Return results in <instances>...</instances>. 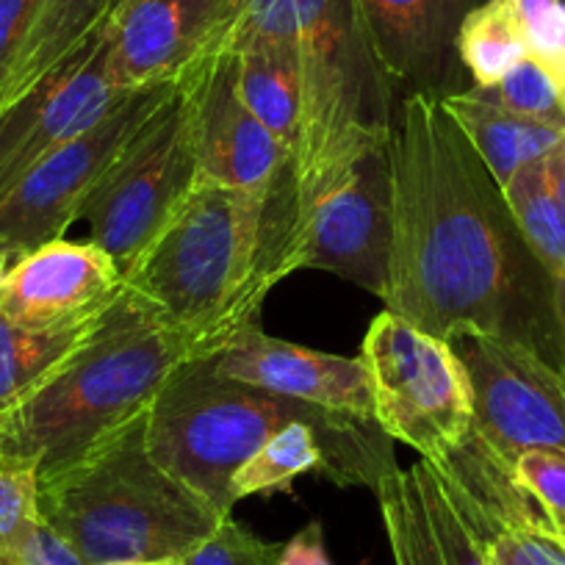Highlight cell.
Listing matches in <instances>:
<instances>
[{"mask_svg": "<svg viewBox=\"0 0 565 565\" xmlns=\"http://www.w3.org/2000/svg\"><path fill=\"white\" fill-rule=\"evenodd\" d=\"M391 253L383 306L452 339L460 330L515 341L565 369L552 275L526 247L504 194L444 108L407 92L391 119Z\"/></svg>", "mask_w": 565, "mask_h": 565, "instance_id": "1", "label": "cell"}, {"mask_svg": "<svg viewBox=\"0 0 565 565\" xmlns=\"http://www.w3.org/2000/svg\"><path fill=\"white\" fill-rule=\"evenodd\" d=\"M291 231V170L266 192L198 181L125 271V291L205 358L255 324L266 295L286 280Z\"/></svg>", "mask_w": 565, "mask_h": 565, "instance_id": "2", "label": "cell"}, {"mask_svg": "<svg viewBox=\"0 0 565 565\" xmlns=\"http://www.w3.org/2000/svg\"><path fill=\"white\" fill-rule=\"evenodd\" d=\"M236 25L295 45L302 89L300 136L291 153L297 231L347 170L385 150L396 89L355 0H244Z\"/></svg>", "mask_w": 565, "mask_h": 565, "instance_id": "3", "label": "cell"}, {"mask_svg": "<svg viewBox=\"0 0 565 565\" xmlns=\"http://www.w3.org/2000/svg\"><path fill=\"white\" fill-rule=\"evenodd\" d=\"M194 358L186 335L122 289L56 374L0 416V452L36 463L40 480L56 475L148 411L161 385Z\"/></svg>", "mask_w": 565, "mask_h": 565, "instance_id": "4", "label": "cell"}, {"mask_svg": "<svg viewBox=\"0 0 565 565\" xmlns=\"http://www.w3.org/2000/svg\"><path fill=\"white\" fill-rule=\"evenodd\" d=\"M145 436L148 411L40 480L42 521L89 565L181 559L225 519L150 455Z\"/></svg>", "mask_w": 565, "mask_h": 565, "instance_id": "5", "label": "cell"}, {"mask_svg": "<svg viewBox=\"0 0 565 565\" xmlns=\"http://www.w3.org/2000/svg\"><path fill=\"white\" fill-rule=\"evenodd\" d=\"M344 413L222 377L203 358L186 361L148 407V449L220 515L233 513V477L291 422L333 424ZM372 422V418H369Z\"/></svg>", "mask_w": 565, "mask_h": 565, "instance_id": "6", "label": "cell"}, {"mask_svg": "<svg viewBox=\"0 0 565 565\" xmlns=\"http://www.w3.org/2000/svg\"><path fill=\"white\" fill-rule=\"evenodd\" d=\"M380 430L424 463H438L469 438L475 402L469 377L449 341L383 311L361 347Z\"/></svg>", "mask_w": 565, "mask_h": 565, "instance_id": "7", "label": "cell"}, {"mask_svg": "<svg viewBox=\"0 0 565 565\" xmlns=\"http://www.w3.org/2000/svg\"><path fill=\"white\" fill-rule=\"evenodd\" d=\"M194 183L198 161L175 81L164 106L108 167L81 209V220L89 222V242L125 275L159 236Z\"/></svg>", "mask_w": 565, "mask_h": 565, "instance_id": "8", "label": "cell"}, {"mask_svg": "<svg viewBox=\"0 0 565 565\" xmlns=\"http://www.w3.org/2000/svg\"><path fill=\"white\" fill-rule=\"evenodd\" d=\"M172 89L175 81L125 92L92 128L45 156L0 194V249L18 260L42 244L64 238L108 167L156 117Z\"/></svg>", "mask_w": 565, "mask_h": 565, "instance_id": "9", "label": "cell"}, {"mask_svg": "<svg viewBox=\"0 0 565 565\" xmlns=\"http://www.w3.org/2000/svg\"><path fill=\"white\" fill-rule=\"evenodd\" d=\"M469 377L475 430L515 466L532 449L565 452V369L499 335L460 330L447 339Z\"/></svg>", "mask_w": 565, "mask_h": 565, "instance_id": "10", "label": "cell"}, {"mask_svg": "<svg viewBox=\"0 0 565 565\" xmlns=\"http://www.w3.org/2000/svg\"><path fill=\"white\" fill-rule=\"evenodd\" d=\"M198 181L266 192L291 170L289 150L244 106L231 36L178 78Z\"/></svg>", "mask_w": 565, "mask_h": 565, "instance_id": "11", "label": "cell"}, {"mask_svg": "<svg viewBox=\"0 0 565 565\" xmlns=\"http://www.w3.org/2000/svg\"><path fill=\"white\" fill-rule=\"evenodd\" d=\"M391 253V189L385 150L347 170L297 225L286 249V277L322 269L383 300Z\"/></svg>", "mask_w": 565, "mask_h": 565, "instance_id": "12", "label": "cell"}, {"mask_svg": "<svg viewBox=\"0 0 565 565\" xmlns=\"http://www.w3.org/2000/svg\"><path fill=\"white\" fill-rule=\"evenodd\" d=\"M130 89L108 75L106 20L34 86L0 108V194L97 122Z\"/></svg>", "mask_w": 565, "mask_h": 565, "instance_id": "13", "label": "cell"}, {"mask_svg": "<svg viewBox=\"0 0 565 565\" xmlns=\"http://www.w3.org/2000/svg\"><path fill=\"white\" fill-rule=\"evenodd\" d=\"M244 0H117L106 18L117 89L172 84L236 29Z\"/></svg>", "mask_w": 565, "mask_h": 565, "instance_id": "14", "label": "cell"}, {"mask_svg": "<svg viewBox=\"0 0 565 565\" xmlns=\"http://www.w3.org/2000/svg\"><path fill=\"white\" fill-rule=\"evenodd\" d=\"M125 289L119 266L92 242L56 238L20 255L0 289V313L34 330L84 328Z\"/></svg>", "mask_w": 565, "mask_h": 565, "instance_id": "15", "label": "cell"}, {"mask_svg": "<svg viewBox=\"0 0 565 565\" xmlns=\"http://www.w3.org/2000/svg\"><path fill=\"white\" fill-rule=\"evenodd\" d=\"M203 361L222 377L374 422L372 391L361 358L308 350L291 341L271 339L258 324H249Z\"/></svg>", "mask_w": 565, "mask_h": 565, "instance_id": "16", "label": "cell"}, {"mask_svg": "<svg viewBox=\"0 0 565 565\" xmlns=\"http://www.w3.org/2000/svg\"><path fill=\"white\" fill-rule=\"evenodd\" d=\"M486 0H355L374 53L396 92L452 95L460 73L458 31Z\"/></svg>", "mask_w": 565, "mask_h": 565, "instance_id": "17", "label": "cell"}, {"mask_svg": "<svg viewBox=\"0 0 565 565\" xmlns=\"http://www.w3.org/2000/svg\"><path fill=\"white\" fill-rule=\"evenodd\" d=\"M236 51V86L244 106L277 136L289 159L297 148L302 114L300 64L289 40L260 31L233 29Z\"/></svg>", "mask_w": 565, "mask_h": 565, "instance_id": "18", "label": "cell"}, {"mask_svg": "<svg viewBox=\"0 0 565 565\" xmlns=\"http://www.w3.org/2000/svg\"><path fill=\"white\" fill-rule=\"evenodd\" d=\"M441 103L449 117L463 130L475 153L480 156L493 181L499 183V189L508 186L510 178L519 170L546 159L563 136V130L537 122V119L521 117V114L508 111L497 103L482 100L471 89L444 95Z\"/></svg>", "mask_w": 565, "mask_h": 565, "instance_id": "19", "label": "cell"}, {"mask_svg": "<svg viewBox=\"0 0 565 565\" xmlns=\"http://www.w3.org/2000/svg\"><path fill=\"white\" fill-rule=\"evenodd\" d=\"M117 0H45L34 31L14 64L0 95V108L34 86L51 67L75 51L92 31L103 25Z\"/></svg>", "mask_w": 565, "mask_h": 565, "instance_id": "20", "label": "cell"}, {"mask_svg": "<svg viewBox=\"0 0 565 565\" xmlns=\"http://www.w3.org/2000/svg\"><path fill=\"white\" fill-rule=\"evenodd\" d=\"M92 324L70 330H34L0 313V416L53 377L56 369L84 344Z\"/></svg>", "mask_w": 565, "mask_h": 565, "instance_id": "21", "label": "cell"}, {"mask_svg": "<svg viewBox=\"0 0 565 565\" xmlns=\"http://www.w3.org/2000/svg\"><path fill=\"white\" fill-rule=\"evenodd\" d=\"M455 51L475 86H493L530 56V42L508 0H486L466 14Z\"/></svg>", "mask_w": 565, "mask_h": 565, "instance_id": "22", "label": "cell"}, {"mask_svg": "<svg viewBox=\"0 0 565 565\" xmlns=\"http://www.w3.org/2000/svg\"><path fill=\"white\" fill-rule=\"evenodd\" d=\"M515 227L543 269L565 277V214L546 172V159L524 167L502 189Z\"/></svg>", "mask_w": 565, "mask_h": 565, "instance_id": "23", "label": "cell"}, {"mask_svg": "<svg viewBox=\"0 0 565 565\" xmlns=\"http://www.w3.org/2000/svg\"><path fill=\"white\" fill-rule=\"evenodd\" d=\"M411 491L416 497L422 519L427 524V532L436 546L438 563L441 565H491L488 563L486 546L480 537L475 535L460 510L449 499L447 488L441 486L436 471L430 466L418 460L413 469L405 471Z\"/></svg>", "mask_w": 565, "mask_h": 565, "instance_id": "24", "label": "cell"}, {"mask_svg": "<svg viewBox=\"0 0 565 565\" xmlns=\"http://www.w3.org/2000/svg\"><path fill=\"white\" fill-rule=\"evenodd\" d=\"M471 92L480 95L482 100L497 103L508 111L546 122L565 134V86L532 56L515 64L493 86H471Z\"/></svg>", "mask_w": 565, "mask_h": 565, "instance_id": "25", "label": "cell"}, {"mask_svg": "<svg viewBox=\"0 0 565 565\" xmlns=\"http://www.w3.org/2000/svg\"><path fill=\"white\" fill-rule=\"evenodd\" d=\"M40 521V469L0 452V565H14Z\"/></svg>", "mask_w": 565, "mask_h": 565, "instance_id": "26", "label": "cell"}, {"mask_svg": "<svg viewBox=\"0 0 565 565\" xmlns=\"http://www.w3.org/2000/svg\"><path fill=\"white\" fill-rule=\"evenodd\" d=\"M280 548V543L260 541L231 513L192 552L183 554L181 565H275Z\"/></svg>", "mask_w": 565, "mask_h": 565, "instance_id": "27", "label": "cell"}, {"mask_svg": "<svg viewBox=\"0 0 565 565\" xmlns=\"http://www.w3.org/2000/svg\"><path fill=\"white\" fill-rule=\"evenodd\" d=\"M515 477L546 515L548 526L565 541V452L532 449L515 460Z\"/></svg>", "mask_w": 565, "mask_h": 565, "instance_id": "28", "label": "cell"}, {"mask_svg": "<svg viewBox=\"0 0 565 565\" xmlns=\"http://www.w3.org/2000/svg\"><path fill=\"white\" fill-rule=\"evenodd\" d=\"M491 565H565V541L548 524L510 526L486 543Z\"/></svg>", "mask_w": 565, "mask_h": 565, "instance_id": "29", "label": "cell"}, {"mask_svg": "<svg viewBox=\"0 0 565 565\" xmlns=\"http://www.w3.org/2000/svg\"><path fill=\"white\" fill-rule=\"evenodd\" d=\"M45 0H0V95L34 31Z\"/></svg>", "mask_w": 565, "mask_h": 565, "instance_id": "30", "label": "cell"}, {"mask_svg": "<svg viewBox=\"0 0 565 565\" xmlns=\"http://www.w3.org/2000/svg\"><path fill=\"white\" fill-rule=\"evenodd\" d=\"M526 42L530 56L565 86V3H559L543 23L526 31Z\"/></svg>", "mask_w": 565, "mask_h": 565, "instance_id": "31", "label": "cell"}, {"mask_svg": "<svg viewBox=\"0 0 565 565\" xmlns=\"http://www.w3.org/2000/svg\"><path fill=\"white\" fill-rule=\"evenodd\" d=\"M14 565H89L84 554L67 541V537L58 535L47 521H40L36 530L31 532L29 541L20 548Z\"/></svg>", "mask_w": 565, "mask_h": 565, "instance_id": "32", "label": "cell"}, {"mask_svg": "<svg viewBox=\"0 0 565 565\" xmlns=\"http://www.w3.org/2000/svg\"><path fill=\"white\" fill-rule=\"evenodd\" d=\"M275 565H333L328 546H324L322 524L313 521V524L302 526L289 543H282Z\"/></svg>", "mask_w": 565, "mask_h": 565, "instance_id": "33", "label": "cell"}, {"mask_svg": "<svg viewBox=\"0 0 565 565\" xmlns=\"http://www.w3.org/2000/svg\"><path fill=\"white\" fill-rule=\"evenodd\" d=\"M508 3L515 9L524 31L535 29L537 23H543L559 7V0H508Z\"/></svg>", "mask_w": 565, "mask_h": 565, "instance_id": "34", "label": "cell"}, {"mask_svg": "<svg viewBox=\"0 0 565 565\" xmlns=\"http://www.w3.org/2000/svg\"><path fill=\"white\" fill-rule=\"evenodd\" d=\"M546 172H548V181H552L554 194H557L559 205H563V214H565V134L559 136V141L554 145L552 153L546 156Z\"/></svg>", "mask_w": 565, "mask_h": 565, "instance_id": "35", "label": "cell"}, {"mask_svg": "<svg viewBox=\"0 0 565 565\" xmlns=\"http://www.w3.org/2000/svg\"><path fill=\"white\" fill-rule=\"evenodd\" d=\"M552 289H554V311H557L559 330H563L565 341V277H552Z\"/></svg>", "mask_w": 565, "mask_h": 565, "instance_id": "36", "label": "cell"}, {"mask_svg": "<svg viewBox=\"0 0 565 565\" xmlns=\"http://www.w3.org/2000/svg\"><path fill=\"white\" fill-rule=\"evenodd\" d=\"M12 264H14L12 255L0 249V289H3V280H7V271H9V266H12Z\"/></svg>", "mask_w": 565, "mask_h": 565, "instance_id": "37", "label": "cell"}, {"mask_svg": "<svg viewBox=\"0 0 565 565\" xmlns=\"http://www.w3.org/2000/svg\"><path fill=\"white\" fill-rule=\"evenodd\" d=\"M114 565H181V559H139V563H114Z\"/></svg>", "mask_w": 565, "mask_h": 565, "instance_id": "38", "label": "cell"}]
</instances>
